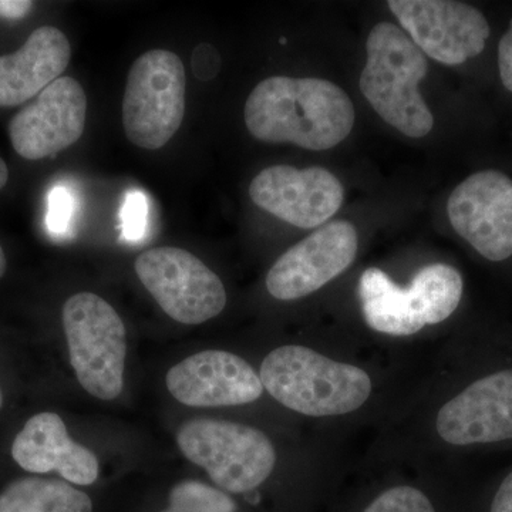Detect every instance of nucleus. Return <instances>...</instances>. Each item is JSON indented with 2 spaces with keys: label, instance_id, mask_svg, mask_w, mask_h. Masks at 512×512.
<instances>
[{
  "label": "nucleus",
  "instance_id": "1",
  "mask_svg": "<svg viewBox=\"0 0 512 512\" xmlns=\"http://www.w3.org/2000/svg\"><path fill=\"white\" fill-rule=\"evenodd\" d=\"M244 117L256 140L325 151L352 133L355 107L345 90L328 80L274 76L249 94Z\"/></svg>",
  "mask_w": 512,
  "mask_h": 512
},
{
  "label": "nucleus",
  "instance_id": "2",
  "mask_svg": "<svg viewBox=\"0 0 512 512\" xmlns=\"http://www.w3.org/2000/svg\"><path fill=\"white\" fill-rule=\"evenodd\" d=\"M259 377L276 402L311 417L355 412L372 393V380L365 370L303 346L272 350L262 362Z\"/></svg>",
  "mask_w": 512,
  "mask_h": 512
},
{
  "label": "nucleus",
  "instance_id": "3",
  "mask_svg": "<svg viewBox=\"0 0 512 512\" xmlns=\"http://www.w3.org/2000/svg\"><path fill=\"white\" fill-rule=\"evenodd\" d=\"M366 53L360 92L373 110L404 136L426 137L433 130L434 117L419 92L429 70L424 53L390 22L372 29Z\"/></svg>",
  "mask_w": 512,
  "mask_h": 512
},
{
  "label": "nucleus",
  "instance_id": "4",
  "mask_svg": "<svg viewBox=\"0 0 512 512\" xmlns=\"http://www.w3.org/2000/svg\"><path fill=\"white\" fill-rule=\"evenodd\" d=\"M463 278L453 266H424L409 288H400L382 269L369 268L359 281L363 318L376 332L410 336L450 318L463 296Z\"/></svg>",
  "mask_w": 512,
  "mask_h": 512
},
{
  "label": "nucleus",
  "instance_id": "5",
  "mask_svg": "<svg viewBox=\"0 0 512 512\" xmlns=\"http://www.w3.org/2000/svg\"><path fill=\"white\" fill-rule=\"evenodd\" d=\"M63 329L83 389L106 402L117 399L124 387L127 342L116 309L96 293H76L64 303Z\"/></svg>",
  "mask_w": 512,
  "mask_h": 512
},
{
  "label": "nucleus",
  "instance_id": "6",
  "mask_svg": "<svg viewBox=\"0 0 512 512\" xmlns=\"http://www.w3.org/2000/svg\"><path fill=\"white\" fill-rule=\"evenodd\" d=\"M177 443L191 463L204 468L229 493L255 490L276 464L274 444L261 430L232 421H187L178 430Z\"/></svg>",
  "mask_w": 512,
  "mask_h": 512
},
{
  "label": "nucleus",
  "instance_id": "7",
  "mask_svg": "<svg viewBox=\"0 0 512 512\" xmlns=\"http://www.w3.org/2000/svg\"><path fill=\"white\" fill-rule=\"evenodd\" d=\"M187 77L183 60L156 49L138 57L128 72L123 127L134 146L158 150L183 124Z\"/></svg>",
  "mask_w": 512,
  "mask_h": 512
},
{
  "label": "nucleus",
  "instance_id": "8",
  "mask_svg": "<svg viewBox=\"0 0 512 512\" xmlns=\"http://www.w3.org/2000/svg\"><path fill=\"white\" fill-rule=\"evenodd\" d=\"M138 279L175 322L200 325L220 315L227 291L220 276L185 249H148L134 264Z\"/></svg>",
  "mask_w": 512,
  "mask_h": 512
},
{
  "label": "nucleus",
  "instance_id": "9",
  "mask_svg": "<svg viewBox=\"0 0 512 512\" xmlns=\"http://www.w3.org/2000/svg\"><path fill=\"white\" fill-rule=\"evenodd\" d=\"M387 6L414 45L446 66H458L480 55L490 37L483 13L467 3L390 0Z\"/></svg>",
  "mask_w": 512,
  "mask_h": 512
},
{
  "label": "nucleus",
  "instance_id": "10",
  "mask_svg": "<svg viewBox=\"0 0 512 512\" xmlns=\"http://www.w3.org/2000/svg\"><path fill=\"white\" fill-rule=\"evenodd\" d=\"M448 218L478 254L500 262L512 256V180L500 171L470 175L451 192Z\"/></svg>",
  "mask_w": 512,
  "mask_h": 512
},
{
  "label": "nucleus",
  "instance_id": "11",
  "mask_svg": "<svg viewBox=\"0 0 512 512\" xmlns=\"http://www.w3.org/2000/svg\"><path fill=\"white\" fill-rule=\"evenodd\" d=\"M357 245L359 238L352 222H329L289 248L272 265L266 289L279 301L305 298L352 265Z\"/></svg>",
  "mask_w": 512,
  "mask_h": 512
},
{
  "label": "nucleus",
  "instance_id": "12",
  "mask_svg": "<svg viewBox=\"0 0 512 512\" xmlns=\"http://www.w3.org/2000/svg\"><path fill=\"white\" fill-rule=\"evenodd\" d=\"M86 119L87 96L82 84L62 76L10 120V141L20 157L42 160L77 143Z\"/></svg>",
  "mask_w": 512,
  "mask_h": 512
},
{
  "label": "nucleus",
  "instance_id": "13",
  "mask_svg": "<svg viewBox=\"0 0 512 512\" xmlns=\"http://www.w3.org/2000/svg\"><path fill=\"white\" fill-rule=\"evenodd\" d=\"M255 205L293 227L309 229L329 221L343 202V185L322 167L272 165L249 185Z\"/></svg>",
  "mask_w": 512,
  "mask_h": 512
},
{
  "label": "nucleus",
  "instance_id": "14",
  "mask_svg": "<svg viewBox=\"0 0 512 512\" xmlns=\"http://www.w3.org/2000/svg\"><path fill=\"white\" fill-rule=\"evenodd\" d=\"M167 389L191 407H229L254 403L264 384L247 360L225 350L195 353L167 373Z\"/></svg>",
  "mask_w": 512,
  "mask_h": 512
},
{
  "label": "nucleus",
  "instance_id": "15",
  "mask_svg": "<svg viewBox=\"0 0 512 512\" xmlns=\"http://www.w3.org/2000/svg\"><path fill=\"white\" fill-rule=\"evenodd\" d=\"M436 429L454 446L512 439V370L477 380L441 407Z\"/></svg>",
  "mask_w": 512,
  "mask_h": 512
},
{
  "label": "nucleus",
  "instance_id": "16",
  "mask_svg": "<svg viewBox=\"0 0 512 512\" xmlns=\"http://www.w3.org/2000/svg\"><path fill=\"white\" fill-rule=\"evenodd\" d=\"M12 457L29 473L57 471L64 481L90 485L99 478V460L89 448L76 443L56 413L30 417L12 446Z\"/></svg>",
  "mask_w": 512,
  "mask_h": 512
},
{
  "label": "nucleus",
  "instance_id": "17",
  "mask_svg": "<svg viewBox=\"0 0 512 512\" xmlns=\"http://www.w3.org/2000/svg\"><path fill=\"white\" fill-rule=\"evenodd\" d=\"M72 47L62 30L36 29L12 55L0 56V107H15L39 96L69 66Z\"/></svg>",
  "mask_w": 512,
  "mask_h": 512
},
{
  "label": "nucleus",
  "instance_id": "18",
  "mask_svg": "<svg viewBox=\"0 0 512 512\" xmlns=\"http://www.w3.org/2000/svg\"><path fill=\"white\" fill-rule=\"evenodd\" d=\"M0 512H93V504L67 481L26 477L0 493Z\"/></svg>",
  "mask_w": 512,
  "mask_h": 512
},
{
  "label": "nucleus",
  "instance_id": "19",
  "mask_svg": "<svg viewBox=\"0 0 512 512\" xmlns=\"http://www.w3.org/2000/svg\"><path fill=\"white\" fill-rule=\"evenodd\" d=\"M237 504L231 497L211 485L187 480L175 485L170 505L163 512H235Z\"/></svg>",
  "mask_w": 512,
  "mask_h": 512
},
{
  "label": "nucleus",
  "instance_id": "20",
  "mask_svg": "<svg viewBox=\"0 0 512 512\" xmlns=\"http://www.w3.org/2000/svg\"><path fill=\"white\" fill-rule=\"evenodd\" d=\"M363 512H436L429 498L417 488L402 485L387 490Z\"/></svg>",
  "mask_w": 512,
  "mask_h": 512
},
{
  "label": "nucleus",
  "instance_id": "21",
  "mask_svg": "<svg viewBox=\"0 0 512 512\" xmlns=\"http://www.w3.org/2000/svg\"><path fill=\"white\" fill-rule=\"evenodd\" d=\"M123 221V234L128 241H138L147 231L148 201L143 191L131 190L127 192L121 210Z\"/></svg>",
  "mask_w": 512,
  "mask_h": 512
},
{
  "label": "nucleus",
  "instance_id": "22",
  "mask_svg": "<svg viewBox=\"0 0 512 512\" xmlns=\"http://www.w3.org/2000/svg\"><path fill=\"white\" fill-rule=\"evenodd\" d=\"M74 212L72 192L64 187L53 188L49 195V211L46 224L49 231L55 235H63L69 231Z\"/></svg>",
  "mask_w": 512,
  "mask_h": 512
},
{
  "label": "nucleus",
  "instance_id": "23",
  "mask_svg": "<svg viewBox=\"0 0 512 512\" xmlns=\"http://www.w3.org/2000/svg\"><path fill=\"white\" fill-rule=\"evenodd\" d=\"M498 69L505 89L512 93V22L498 46Z\"/></svg>",
  "mask_w": 512,
  "mask_h": 512
},
{
  "label": "nucleus",
  "instance_id": "24",
  "mask_svg": "<svg viewBox=\"0 0 512 512\" xmlns=\"http://www.w3.org/2000/svg\"><path fill=\"white\" fill-rule=\"evenodd\" d=\"M491 512H512V473L498 488L491 505Z\"/></svg>",
  "mask_w": 512,
  "mask_h": 512
},
{
  "label": "nucleus",
  "instance_id": "25",
  "mask_svg": "<svg viewBox=\"0 0 512 512\" xmlns=\"http://www.w3.org/2000/svg\"><path fill=\"white\" fill-rule=\"evenodd\" d=\"M33 8V2L18 0H0V16L5 19H22Z\"/></svg>",
  "mask_w": 512,
  "mask_h": 512
},
{
  "label": "nucleus",
  "instance_id": "26",
  "mask_svg": "<svg viewBox=\"0 0 512 512\" xmlns=\"http://www.w3.org/2000/svg\"><path fill=\"white\" fill-rule=\"evenodd\" d=\"M9 181V168L5 161L0 158V190L8 184Z\"/></svg>",
  "mask_w": 512,
  "mask_h": 512
},
{
  "label": "nucleus",
  "instance_id": "27",
  "mask_svg": "<svg viewBox=\"0 0 512 512\" xmlns=\"http://www.w3.org/2000/svg\"><path fill=\"white\" fill-rule=\"evenodd\" d=\"M6 265H8V262H6V255L5 252H3L2 247H0V278L5 275Z\"/></svg>",
  "mask_w": 512,
  "mask_h": 512
},
{
  "label": "nucleus",
  "instance_id": "28",
  "mask_svg": "<svg viewBox=\"0 0 512 512\" xmlns=\"http://www.w3.org/2000/svg\"><path fill=\"white\" fill-rule=\"evenodd\" d=\"M2 403H3V397H2V392H0V407H2Z\"/></svg>",
  "mask_w": 512,
  "mask_h": 512
}]
</instances>
